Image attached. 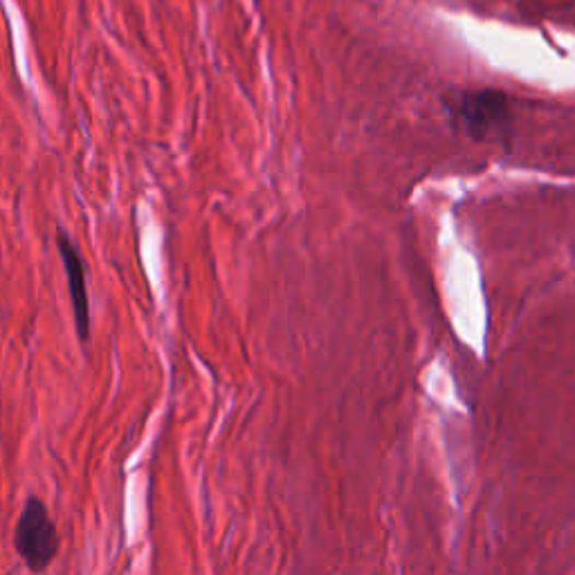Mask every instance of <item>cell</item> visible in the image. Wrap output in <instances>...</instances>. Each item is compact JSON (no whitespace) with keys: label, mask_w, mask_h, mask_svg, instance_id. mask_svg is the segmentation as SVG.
Wrapping results in <instances>:
<instances>
[{"label":"cell","mask_w":575,"mask_h":575,"mask_svg":"<svg viewBox=\"0 0 575 575\" xmlns=\"http://www.w3.org/2000/svg\"><path fill=\"white\" fill-rule=\"evenodd\" d=\"M57 250L63 261L66 279H68V291L72 302V317H74V331L81 344L91 340V297L86 288V263L81 259V253L72 236H68L66 230L59 227L57 232Z\"/></svg>","instance_id":"3"},{"label":"cell","mask_w":575,"mask_h":575,"mask_svg":"<svg viewBox=\"0 0 575 575\" xmlns=\"http://www.w3.org/2000/svg\"><path fill=\"white\" fill-rule=\"evenodd\" d=\"M449 113L472 138H485L508 125L511 104L504 93L481 89L459 93L449 104Z\"/></svg>","instance_id":"2"},{"label":"cell","mask_w":575,"mask_h":575,"mask_svg":"<svg viewBox=\"0 0 575 575\" xmlns=\"http://www.w3.org/2000/svg\"><path fill=\"white\" fill-rule=\"evenodd\" d=\"M14 547L25 566L34 573L46 571L59 555V530L52 521L48 506L36 495L25 500L14 530Z\"/></svg>","instance_id":"1"}]
</instances>
